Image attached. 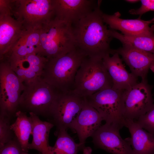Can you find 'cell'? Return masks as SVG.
Returning <instances> with one entry per match:
<instances>
[{
	"mask_svg": "<svg viewBox=\"0 0 154 154\" xmlns=\"http://www.w3.org/2000/svg\"><path fill=\"white\" fill-rule=\"evenodd\" d=\"M101 1L91 13L72 26L76 46L88 57L103 59L111 54L113 38L103 20Z\"/></svg>",
	"mask_w": 154,
	"mask_h": 154,
	"instance_id": "1",
	"label": "cell"
},
{
	"mask_svg": "<svg viewBox=\"0 0 154 154\" xmlns=\"http://www.w3.org/2000/svg\"><path fill=\"white\" fill-rule=\"evenodd\" d=\"M86 56L77 47L65 54L48 59L40 78L60 92H72L77 72Z\"/></svg>",
	"mask_w": 154,
	"mask_h": 154,
	"instance_id": "2",
	"label": "cell"
},
{
	"mask_svg": "<svg viewBox=\"0 0 154 154\" xmlns=\"http://www.w3.org/2000/svg\"><path fill=\"white\" fill-rule=\"evenodd\" d=\"M77 47L71 25L54 17L40 28L38 54L48 59L65 54Z\"/></svg>",
	"mask_w": 154,
	"mask_h": 154,
	"instance_id": "3",
	"label": "cell"
},
{
	"mask_svg": "<svg viewBox=\"0 0 154 154\" xmlns=\"http://www.w3.org/2000/svg\"><path fill=\"white\" fill-rule=\"evenodd\" d=\"M112 79L103 59L86 56L78 69L72 91L85 98L101 90L112 88Z\"/></svg>",
	"mask_w": 154,
	"mask_h": 154,
	"instance_id": "4",
	"label": "cell"
},
{
	"mask_svg": "<svg viewBox=\"0 0 154 154\" xmlns=\"http://www.w3.org/2000/svg\"><path fill=\"white\" fill-rule=\"evenodd\" d=\"M24 85L25 88L19 100V109H21L19 110L49 117L53 106L61 92L40 77Z\"/></svg>",
	"mask_w": 154,
	"mask_h": 154,
	"instance_id": "5",
	"label": "cell"
},
{
	"mask_svg": "<svg viewBox=\"0 0 154 154\" xmlns=\"http://www.w3.org/2000/svg\"><path fill=\"white\" fill-rule=\"evenodd\" d=\"M124 90L107 88L85 98L86 102L101 115L105 124L119 130L125 124Z\"/></svg>",
	"mask_w": 154,
	"mask_h": 154,
	"instance_id": "6",
	"label": "cell"
},
{
	"mask_svg": "<svg viewBox=\"0 0 154 154\" xmlns=\"http://www.w3.org/2000/svg\"><path fill=\"white\" fill-rule=\"evenodd\" d=\"M11 6L25 29L40 28L54 18V0H11Z\"/></svg>",
	"mask_w": 154,
	"mask_h": 154,
	"instance_id": "7",
	"label": "cell"
},
{
	"mask_svg": "<svg viewBox=\"0 0 154 154\" xmlns=\"http://www.w3.org/2000/svg\"><path fill=\"white\" fill-rule=\"evenodd\" d=\"M25 86L9 62H0V114L10 118L15 116L18 110L20 99Z\"/></svg>",
	"mask_w": 154,
	"mask_h": 154,
	"instance_id": "8",
	"label": "cell"
},
{
	"mask_svg": "<svg viewBox=\"0 0 154 154\" xmlns=\"http://www.w3.org/2000/svg\"><path fill=\"white\" fill-rule=\"evenodd\" d=\"M85 98L72 91L60 93L51 109L49 117L56 127V131L67 130L78 116L82 108Z\"/></svg>",
	"mask_w": 154,
	"mask_h": 154,
	"instance_id": "9",
	"label": "cell"
},
{
	"mask_svg": "<svg viewBox=\"0 0 154 154\" xmlns=\"http://www.w3.org/2000/svg\"><path fill=\"white\" fill-rule=\"evenodd\" d=\"M152 87L147 80L138 82L124 90L123 99L125 119L137 120L145 114L154 104Z\"/></svg>",
	"mask_w": 154,
	"mask_h": 154,
	"instance_id": "10",
	"label": "cell"
},
{
	"mask_svg": "<svg viewBox=\"0 0 154 154\" xmlns=\"http://www.w3.org/2000/svg\"><path fill=\"white\" fill-rule=\"evenodd\" d=\"M103 120L98 112L89 104L85 98L82 109L71 129L77 133L79 143L84 154H91V148L85 147L86 140L88 137L92 136L101 125Z\"/></svg>",
	"mask_w": 154,
	"mask_h": 154,
	"instance_id": "11",
	"label": "cell"
},
{
	"mask_svg": "<svg viewBox=\"0 0 154 154\" xmlns=\"http://www.w3.org/2000/svg\"><path fill=\"white\" fill-rule=\"evenodd\" d=\"M99 1L54 0V17L72 25L92 12Z\"/></svg>",
	"mask_w": 154,
	"mask_h": 154,
	"instance_id": "12",
	"label": "cell"
},
{
	"mask_svg": "<svg viewBox=\"0 0 154 154\" xmlns=\"http://www.w3.org/2000/svg\"><path fill=\"white\" fill-rule=\"evenodd\" d=\"M119 131L106 124L101 125L92 136L94 146L112 154H134L129 144L120 135Z\"/></svg>",
	"mask_w": 154,
	"mask_h": 154,
	"instance_id": "13",
	"label": "cell"
},
{
	"mask_svg": "<svg viewBox=\"0 0 154 154\" xmlns=\"http://www.w3.org/2000/svg\"><path fill=\"white\" fill-rule=\"evenodd\" d=\"M117 53L129 67L131 73L141 80H147L151 65L154 62V54L127 44L117 49H112V54Z\"/></svg>",
	"mask_w": 154,
	"mask_h": 154,
	"instance_id": "14",
	"label": "cell"
},
{
	"mask_svg": "<svg viewBox=\"0 0 154 154\" xmlns=\"http://www.w3.org/2000/svg\"><path fill=\"white\" fill-rule=\"evenodd\" d=\"M121 14L117 12L112 15L103 13L104 23L108 25L110 29L120 31L121 34L127 36H150L154 35V25L151 27L152 23L138 17L136 19H124L120 18Z\"/></svg>",
	"mask_w": 154,
	"mask_h": 154,
	"instance_id": "15",
	"label": "cell"
},
{
	"mask_svg": "<svg viewBox=\"0 0 154 154\" xmlns=\"http://www.w3.org/2000/svg\"><path fill=\"white\" fill-rule=\"evenodd\" d=\"M48 60L47 58L38 54H33L12 61L10 65L13 70L25 84L41 77Z\"/></svg>",
	"mask_w": 154,
	"mask_h": 154,
	"instance_id": "16",
	"label": "cell"
},
{
	"mask_svg": "<svg viewBox=\"0 0 154 154\" xmlns=\"http://www.w3.org/2000/svg\"><path fill=\"white\" fill-rule=\"evenodd\" d=\"M112 55V56L107 55L103 59L104 65L112 81V88L125 90L138 83V77L127 70L119 55L117 53Z\"/></svg>",
	"mask_w": 154,
	"mask_h": 154,
	"instance_id": "17",
	"label": "cell"
},
{
	"mask_svg": "<svg viewBox=\"0 0 154 154\" xmlns=\"http://www.w3.org/2000/svg\"><path fill=\"white\" fill-rule=\"evenodd\" d=\"M24 29L13 15L0 14V60L11 50Z\"/></svg>",
	"mask_w": 154,
	"mask_h": 154,
	"instance_id": "18",
	"label": "cell"
},
{
	"mask_svg": "<svg viewBox=\"0 0 154 154\" xmlns=\"http://www.w3.org/2000/svg\"><path fill=\"white\" fill-rule=\"evenodd\" d=\"M40 28L24 29L11 50L2 59L8 61L22 58L39 51Z\"/></svg>",
	"mask_w": 154,
	"mask_h": 154,
	"instance_id": "19",
	"label": "cell"
},
{
	"mask_svg": "<svg viewBox=\"0 0 154 154\" xmlns=\"http://www.w3.org/2000/svg\"><path fill=\"white\" fill-rule=\"evenodd\" d=\"M131 137L125 140L131 146L134 154H154V134L146 131L134 120L125 119Z\"/></svg>",
	"mask_w": 154,
	"mask_h": 154,
	"instance_id": "20",
	"label": "cell"
},
{
	"mask_svg": "<svg viewBox=\"0 0 154 154\" xmlns=\"http://www.w3.org/2000/svg\"><path fill=\"white\" fill-rule=\"evenodd\" d=\"M29 114L33 123V139L29 144V149L37 150L41 154H53L52 147L49 144L48 137L50 129L54 125L50 122L41 120L34 113Z\"/></svg>",
	"mask_w": 154,
	"mask_h": 154,
	"instance_id": "21",
	"label": "cell"
},
{
	"mask_svg": "<svg viewBox=\"0 0 154 154\" xmlns=\"http://www.w3.org/2000/svg\"><path fill=\"white\" fill-rule=\"evenodd\" d=\"M16 119L11 125V128L20 144L23 152L29 150V138L32 133L33 123L31 119L26 112L18 110L16 113Z\"/></svg>",
	"mask_w": 154,
	"mask_h": 154,
	"instance_id": "22",
	"label": "cell"
},
{
	"mask_svg": "<svg viewBox=\"0 0 154 154\" xmlns=\"http://www.w3.org/2000/svg\"><path fill=\"white\" fill-rule=\"evenodd\" d=\"M113 38L119 40L122 44H127L154 54V35L150 36H128L109 29Z\"/></svg>",
	"mask_w": 154,
	"mask_h": 154,
	"instance_id": "23",
	"label": "cell"
},
{
	"mask_svg": "<svg viewBox=\"0 0 154 154\" xmlns=\"http://www.w3.org/2000/svg\"><path fill=\"white\" fill-rule=\"evenodd\" d=\"M55 134L57 139L54 145L51 147L53 154H77L79 150L83 151L80 144L75 142L67 130L56 131Z\"/></svg>",
	"mask_w": 154,
	"mask_h": 154,
	"instance_id": "24",
	"label": "cell"
},
{
	"mask_svg": "<svg viewBox=\"0 0 154 154\" xmlns=\"http://www.w3.org/2000/svg\"><path fill=\"white\" fill-rule=\"evenodd\" d=\"M10 119L8 116L0 114V148L14 138Z\"/></svg>",
	"mask_w": 154,
	"mask_h": 154,
	"instance_id": "25",
	"label": "cell"
},
{
	"mask_svg": "<svg viewBox=\"0 0 154 154\" xmlns=\"http://www.w3.org/2000/svg\"><path fill=\"white\" fill-rule=\"evenodd\" d=\"M134 121L142 128L154 134V104L145 114Z\"/></svg>",
	"mask_w": 154,
	"mask_h": 154,
	"instance_id": "26",
	"label": "cell"
},
{
	"mask_svg": "<svg viewBox=\"0 0 154 154\" xmlns=\"http://www.w3.org/2000/svg\"><path fill=\"white\" fill-rule=\"evenodd\" d=\"M23 152L15 137L0 148V154H22Z\"/></svg>",
	"mask_w": 154,
	"mask_h": 154,
	"instance_id": "27",
	"label": "cell"
},
{
	"mask_svg": "<svg viewBox=\"0 0 154 154\" xmlns=\"http://www.w3.org/2000/svg\"><path fill=\"white\" fill-rule=\"evenodd\" d=\"M141 5L137 9H132L129 11V13L132 15H139L141 18L144 14L149 11H154V0H141Z\"/></svg>",
	"mask_w": 154,
	"mask_h": 154,
	"instance_id": "28",
	"label": "cell"
},
{
	"mask_svg": "<svg viewBox=\"0 0 154 154\" xmlns=\"http://www.w3.org/2000/svg\"><path fill=\"white\" fill-rule=\"evenodd\" d=\"M125 1L129 3H135L139 1H140L138 0H127Z\"/></svg>",
	"mask_w": 154,
	"mask_h": 154,
	"instance_id": "29",
	"label": "cell"
},
{
	"mask_svg": "<svg viewBox=\"0 0 154 154\" xmlns=\"http://www.w3.org/2000/svg\"><path fill=\"white\" fill-rule=\"evenodd\" d=\"M150 69L152 72L154 73V62L151 65Z\"/></svg>",
	"mask_w": 154,
	"mask_h": 154,
	"instance_id": "30",
	"label": "cell"
},
{
	"mask_svg": "<svg viewBox=\"0 0 154 154\" xmlns=\"http://www.w3.org/2000/svg\"><path fill=\"white\" fill-rule=\"evenodd\" d=\"M152 23L154 21V17L151 19L149 20Z\"/></svg>",
	"mask_w": 154,
	"mask_h": 154,
	"instance_id": "31",
	"label": "cell"
},
{
	"mask_svg": "<svg viewBox=\"0 0 154 154\" xmlns=\"http://www.w3.org/2000/svg\"><path fill=\"white\" fill-rule=\"evenodd\" d=\"M22 154H29V153H27V152H23L22 153ZM41 154L40 153H39V154Z\"/></svg>",
	"mask_w": 154,
	"mask_h": 154,
	"instance_id": "32",
	"label": "cell"
}]
</instances>
